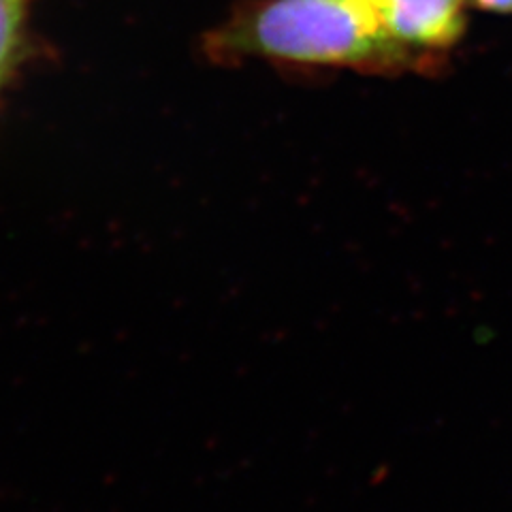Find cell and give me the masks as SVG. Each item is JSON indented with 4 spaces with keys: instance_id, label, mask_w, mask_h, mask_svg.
<instances>
[{
    "instance_id": "3957f363",
    "label": "cell",
    "mask_w": 512,
    "mask_h": 512,
    "mask_svg": "<svg viewBox=\"0 0 512 512\" xmlns=\"http://www.w3.org/2000/svg\"><path fill=\"white\" fill-rule=\"evenodd\" d=\"M28 0H0V82L13 60Z\"/></svg>"
},
{
    "instance_id": "6da1fadb",
    "label": "cell",
    "mask_w": 512,
    "mask_h": 512,
    "mask_svg": "<svg viewBox=\"0 0 512 512\" xmlns=\"http://www.w3.org/2000/svg\"><path fill=\"white\" fill-rule=\"evenodd\" d=\"M220 47L310 64H393L406 56L370 0H274L224 26Z\"/></svg>"
},
{
    "instance_id": "277c9868",
    "label": "cell",
    "mask_w": 512,
    "mask_h": 512,
    "mask_svg": "<svg viewBox=\"0 0 512 512\" xmlns=\"http://www.w3.org/2000/svg\"><path fill=\"white\" fill-rule=\"evenodd\" d=\"M474 5L489 9V11H500V13H512V0H472Z\"/></svg>"
},
{
    "instance_id": "7a4b0ae2",
    "label": "cell",
    "mask_w": 512,
    "mask_h": 512,
    "mask_svg": "<svg viewBox=\"0 0 512 512\" xmlns=\"http://www.w3.org/2000/svg\"><path fill=\"white\" fill-rule=\"evenodd\" d=\"M466 0H370L382 24L404 45L446 47L466 28Z\"/></svg>"
}]
</instances>
